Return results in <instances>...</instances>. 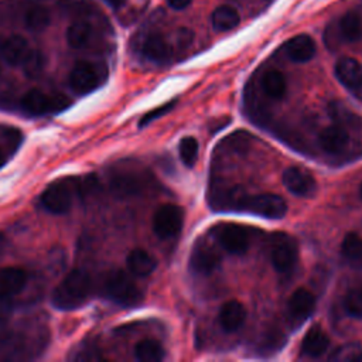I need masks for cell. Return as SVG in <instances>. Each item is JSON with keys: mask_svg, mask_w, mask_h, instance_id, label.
<instances>
[{"mask_svg": "<svg viewBox=\"0 0 362 362\" xmlns=\"http://www.w3.org/2000/svg\"><path fill=\"white\" fill-rule=\"evenodd\" d=\"M250 134L247 132H242V130H238L232 134H229L222 143H221V147H225L226 150L229 151H233V153H243L249 148V144H250Z\"/></svg>", "mask_w": 362, "mask_h": 362, "instance_id": "32", "label": "cell"}, {"mask_svg": "<svg viewBox=\"0 0 362 362\" xmlns=\"http://www.w3.org/2000/svg\"><path fill=\"white\" fill-rule=\"evenodd\" d=\"M284 187L297 197H311L317 189L315 178L305 168L290 167L283 173Z\"/></svg>", "mask_w": 362, "mask_h": 362, "instance_id": "10", "label": "cell"}, {"mask_svg": "<svg viewBox=\"0 0 362 362\" xmlns=\"http://www.w3.org/2000/svg\"><path fill=\"white\" fill-rule=\"evenodd\" d=\"M321 148L328 154H341L349 144V134L341 124H332L325 127L318 137Z\"/></svg>", "mask_w": 362, "mask_h": 362, "instance_id": "14", "label": "cell"}, {"mask_svg": "<svg viewBox=\"0 0 362 362\" xmlns=\"http://www.w3.org/2000/svg\"><path fill=\"white\" fill-rule=\"evenodd\" d=\"M134 356L141 362H157L164 356V348L154 339H141L134 346Z\"/></svg>", "mask_w": 362, "mask_h": 362, "instance_id": "29", "label": "cell"}, {"mask_svg": "<svg viewBox=\"0 0 362 362\" xmlns=\"http://www.w3.org/2000/svg\"><path fill=\"white\" fill-rule=\"evenodd\" d=\"M20 66L23 68V71L27 76L34 78L44 68V55L38 49H30V52L27 54L25 59L23 61V64Z\"/></svg>", "mask_w": 362, "mask_h": 362, "instance_id": "35", "label": "cell"}, {"mask_svg": "<svg viewBox=\"0 0 362 362\" xmlns=\"http://www.w3.org/2000/svg\"><path fill=\"white\" fill-rule=\"evenodd\" d=\"M334 72L337 79L351 92L362 85V65L355 58L345 57L338 59Z\"/></svg>", "mask_w": 362, "mask_h": 362, "instance_id": "15", "label": "cell"}, {"mask_svg": "<svg viewBox=\"0 0 362 362\" xmlns=\"http://www.w3.org/2000/svg\"><path fill=\"white\" fill-rule=\"evenodd\" d=\"M72 188L66 181L51 182L41 194V205L51 214H66L72 206Z\"/></svg>", "mask_w": 362, "mask_h": 362, "instance_id": "8", "label": "cell"}, {"mask_svg": "<svg viewBox=\"0 0 362 362\" xmlns=\"http://www.w3.org/2000/svg\"><path fill=\"white\" fill-rule=\"evenodd\" d=\"M358 99H361L362 100V85L359 86V88H356L354 92H352Z\"/></svg>", "mask_w": 362, "mask_h": 362, "instance_id": "42", "label": "cell"}, {"mask_svg": "<svg viewBox=\"0 0 362 362\" xmlns=\"http://www.w3.org/2000/svg\"><path fill=\"white\" fill-rule=\"evenodd\" d=\"M148 181L144 174L139 173H120L110 178V189L117 197L137 195L147 187Z\"/></svg>", "mask_w": 362, "mask_h": 362, "instance_id": "12", "label": "cell"}, {"mask_svg": "<svg viewBox=\"0 0 362 362\" xmlns=\"http://www.w3.org/2000/svg\"><path fill=\"white\" fill-rule=\"evenodd\" d=\"M178 151H180V157L181 161L187 165V167H192L197 161V156H198V141L188 136L181 139L180 144H178Z\"/></svg>", "mask_w": 362, "mask_h": 362, "instance_id": "34", "label": "cell"}, {"mask_svg": "<svg viewBox=\"0 0 362 362\" xmlns=\"http://www.w3.org/2000/svg\"><path fill=\"white\" fill-rule=\"evenodd\" d=\"M109 6H112V7H115V8H117V7H120L123 3H124V0H105Z\"/></svg>", "mask_w": 362, "mask_h": 362, "instance_id": "41", "label": "cell"}, {"mask_svg": "<svg viewBox=\"0 0 362 362\" xmlns=\"http://www.w3.org/2000/svg\"><path fill=\"white\" fill-rule=\"evenodd\" d=\"M245 318H246V310H245L243 304L236 300L226 301L221 307L219 315H218L219 325L225 332L238 331L242 327V324L245 322Z\"/></svg>", "mask_w": 362, "mask_h": 362, "instance_id": "17", "label": "cell"}, {"mask_svg": "<svg viewBox=\"0 0 362 362\" xmlns=\"http://www.w3.org/2000/svg\"><path fill=\"white\" fill-rule=\"evenodd\" d=\"M141 52L147 59L161 64L171 57V47L160 34H150L141 45Z\"/></svg>", "mask_w": 362, "mask_h": 362, "instance_id": "22", "label": "cell"}, {"mask_svg": "<svg viewBox=\"0 0 362 362\" xmlns=\"http://www.w3.org/2000/svg\"><path fill=\"white\" fill-rule=\"evenodd\" d=\"M216 239L219 245L232 255H243L249 247L247 230L236 223H226L218 228Z\"/></svg>", "mask_w": 362, "mask_h": 362, "instance_id": "9", "label": "cell"}, {"mask_svg": "<svg viewBox=\"0 0 362 362\" xmlns=\"http://www.w3.org/2000/svg\"><path fill=\"white\" fill-rule=\"evenodd\" d=\"M58 4L65 13H72L76 16L90 14L96 10L93 0H61Z\"/></svg>", "mask_w": 362, "mask_h": 362, "instance_id": "36", "label": "cell"}, {"mask_svg": "<svg viewBox=\"0 0 362 362\" xmlns=\"http://www.w3.org/2000/svg\"><path fill=\"white\" fill-rule=\"evenodd\" d=\"M126 266L132 274L146 277L156 270L157 260L143 249H133L126 257Z\"/></svg>", "mask_w": 362, "mask_h": 362, "instance_id": "20", "label": "cell"}, {"mask_svg": "<svg viewBox=\"0 0 362 362\" xmlns=\"http://www.w3.org/2000/svg\"><path fill=\"white\" fill-rule=\"evenodd\" d=\"M92 25L85 20H76L66 30V42L71 48L81 49L88 45Z\"/></svg>", "mask_w": 362, "mask_h": 362, "instance_id": "25", "label": "cell"}, {"mask_svg": "<svg viewBox=\"0 0 362 362\" xmlns=\"http://www.w3.org/2000/svg\"><path fill=\"white\" fill-rule=\"evenodd\" d=\"M51 23L49 10L42 6H31L24 14V24L33 33L44 31Z\"/></svg>", "mask_w": 362, "mask_h": 362, "instance_id": "28", "label": "cell"}, {"mask_svg": "<svg viewBox=\"0 0 362 362\" xmlns=\"http://www.w3.org/2000/svg\"><path fill=\"white\" fill-rule=\"evenodd\" d=\"M107 76V69L103 64L90 61H78L69 72V86L74 92L85 95L99 88Z\"/></svg>", "mask_w": 362, "mask_h": 362, "instance_id": "3", "label": "cell"}, {"mask_svg": "<svg viewBox=\"0 0 362 362\" xmlns=\"http://www.w3.org/2000/svg\"><path fill=\"white\" fill-rule=\"evenodd\" d=\"M328 112L329 116L341 126H349L354 129L362 127V119L339 102H331L328 106Z\"/></svg>", "mask_w": 362, "mask_h": 362, "instance_id": "30", "label": "cell"}, {"mask_svg": "<svg viewBox=\"0 0 362 362\" xmlns=\"http://www.w3.org/2000/svg\"><path fill=\"white\" fill-rule=\"evenodd\" d=\"M4 242H6V239H4V235H3V233H0V252H1L3 246H4Z\"/></svg>", "mask_w": 362, "mask_h": 362, "instance_id": "44", "label": "cell"}, {"mask_svg": "<svg viewBox=\"0 0 362 362\" xmlns=\"http://www.w3.org/2000/svg\"><path fill=\"white\" fill-rule=\"evenodd\" d=\"M264 93L272 99H281L287 90V82L280 71H267L262 79Z\"/></svg>", "mask_w": 362, "mask_h": 362, "instance_id": "27", "label": "cell"}, {"mask_svg": "<svg viewBox=\"0 0 362 362\" xmlns=\"http://www.w3.org/2000/svg\"><path fill=\"white\" fill-rule=\"evenodd\" d=\"M14 296L0 291V322L7 321L14 311Z\"/></svg>", "mask_w": 362, "mask_h": 362, "instance_id": "37", "label": "cell"}, {"mask_svg": "<svg viewBox=\"0 0 362 362\" xmlns=\"http://www.w3.org/2000/svg\"><path fill=\"white\" fill-rule=\"evenodd\" d=\"M341 253L354 267L362 269V238L358 233L349 232L345 235L341 243Z\"/></svg>", "mask_w": 362, "mask_h": 362, "instance_id": "26", "label": "cell"}, {"mask_svg": "<svg viewBox=\"0 0 362 362\" xmlns=\"http://www.w3.org/2000/svg\"><path fill=\"white\" fill-rule=\"evenodd\" d=\"M92 279L81 269L71 270L54 288L51 301L58 310H75L82 307L90 297Z\"/></svg>", "mask_w": 362, "mask_h": 362, "instance_id": "1", "label": "cell"}, {"mask_svg": "<svg viewBox=\"0 0 362 362\" xmlns=\"http://www.w3.org/2000/svg\"><path fill=\"white\" fill-rule=\"evenodd\" d=\"M28 280V274L23 267L6 266L0 269V291L16 296L20 293Z\"/></svg>", "mask_w": 362, "mask_h": 362, "instance_id": "19", "label": "cell"}, {"mask_svg": "<svg viewBox=\"0 0 362 362\" xmlns=\"http://www.w3.org/2000/svg\"><path fill=\"white\" fill-rule=\"evenodd\" d=\"M334 362H359L362 361V345L359 342H348L338 346L331 355Z\"/></svg>", "mask_w": 362, "mask_h": 362, "instance_id": "31", "label": "cell"}, {"mask_svg": "<svg viewBox=\"0 0 362 362\" xmlns=\"http://www.w3.org/2000/svg\"><path fill=\"white\" fill-rule=\"evenodd\" d=\"M167 3L174 10H184V8H187L189 6L191 0H167Z\"/></svg>", "mask_w": 362, "mask_h": 362, "instance_id": "40", "label": "cell"}, {"mask_svg": "<svg viewBox=\"0 0 362 362\" xmlns=\"http://www.w3.org/2000/svg\"><path fill=\"white\" fill-rule=\"evenodd\" d=\"M219 262H221L219 253L208 243L199 242L192 249L189 266L197 273L209 274L219 266Z\"/></svg>", "mask_w": 362, "mask_h": 362, "instance_id": "13", "label": "cell"}, {"mask_svg": "<svg viewBox=\"0 0 362 362\" xmlns=\"http://www.w3.org/2000/svg\"><path fill=\"white\" fill-rule=\"evenodd\" d=\"M192 38H194V34L188 28H181L177 34V40H178L180 47H188L192 42Z\"/></svg>", "mask_w": 362, "mask_h": 362, "instance_id": "39", "label": "cell"}, {"mask_svg": "<svg viewBox=\"0 0 362 362\" xmlns=\"http://www.w3.org/2000/svg\"><path fill=\"white\" fill-rule=\"evenodd\" d=\"M270 259L276 272L290 273L298 260V245L296 239L283 232L274 233L272 238Z\"/></svg>", "mask_w": 362, "mask_h": 362, "instance_id": "6", "label": "cell"}, {"mask_svg": "<svg viewBox=\"0 0 362 362\" xmlns=\"http://www.w3.org/2000/svg\"><path fill=\"white\" fill-rule=\"evenodd\" d=\"M339 37L346 42H356L362 38V18L355 11L345 13L338 24Z\"/></svg>", "mask_w": 362, "mask_h": 362, "instance_id": "23", "label": "cell"}, {"mask_svg": "<svg viewBox=\"0 0 362 362\" xmlns=\"http://www.w3.org/2000/svg\"><path fill=\"white\" fill-rule=\"evenodd\" d=\"M317 51L315 41L307 34H298L286 44V54L294 62L310 61Z\"/></svg>", "mask_w": 362, "mask_h": 362, "instance_id": "18", "label": "cell"}, {"mask_svg": "<svg viewBox=\"0 0 362 362\" xmlns=\"http://www.w3.org/2000/svg\"><path fill=\"white\" fill-rule=\"evenodd\" d=\"M315 310V297L307 288H297L287 301V311L294 324H303Z\"/></svg>", "mask_w": 362, "mask_h": 362, "instance_id": "11", "label": "cell"}, {"mask_svg": "<svg viewBox=\"0 0 362 362\" xmlns=\"http://www.w3.org/2000/svg\"><path fill=\"white\" fill-rule=\"evenodd\" d=\"M329 346V339L327 334L320 328V327H313L303 338L301 342V354L311 356V358H318Z\"/></svg>", "mask_w": 362, "mask_h": 362, "instance_id": "21", "label": "cell"}, {"mask_svg": "<svg viewBox=\"0 0 362 362\" xmlns=\"http://www.w3.org/2000/svg\"><path fill=\"white\" fill-rule=\"evenodd\" d=\"M175 103H177V100H170L168 103H164V105H161V106H158V107L150 110L148 113H146V115L141 117L140 126H147L150 122H153V120L158 119L160 116L168 113V112L175 106Z\"/></svg>", "mask_w": 362, "mask_h": 362, "instance_id": "38", "label": "cell"}, {"mask_svg": "<svg viewBox=\"0 0 362 362\" xmlns=\"http://www.w3.org/2000/svg\"><path fill=\"white\" fill-rule=\"evenodd\" d=\"M239 21H240L239 13L230 6H219L218 8L214 10L211 16L212 27L221 33L233 30L239 24Z\"/></svg>", "mask_w": 362, "mask_h": 362, "instance_id": "24", "label": "cell"}, {"mask_svg": "<svg viewBox=\"0 0 362 362\" xmlns=\"http://www.w3.org/2000/svg\"><path fill=\"white\" fill-rule=\"evenodd\" d=\"M4 163H6V156H4V153L0 150V167H3Z\"/></svg>", "mask_w": 362, "mask_h": 362, "instance_id": "43", "label": "cell"}, {"mask_svg": "<svg viewBox=\"0 0 362 362\" xmlns=\"http://www.w3.org/2000/svg\"><path fill=\"white\" fill-rule=\"evenodd\" d=\"M344 310L352 318H362V288L349 290L344 298Z\"/></svg>", "mask_w": 362, "mask_h": 362, "instance_id": "33", "label": "cell"}, {"mask_svg": "<svg viewBox=\"0 0 362 362\" xmlns=\"http://www.w3.org/2000/svg\"><path fill=\"white\" fill-rule=\"evenodd\" d=\"M184 211L175 204L161 205L153 215V230L161 239H168L181 230Z\"/></svg>", "mask_w": 362, "mask_h": 362, "instance_id": "7", "label": "cell"}, {"mask_svg": "<svg viewBox=\"0 0 362 362\" xmlns=\"http://www.w3.org/2000/svg\"><path fill=\"white\" fill-rule=\"evenodd\" d=\"M28 52H30V47H28L27 40L18 34H13V35L4 38L0 44L1 58L8 65H13V66L21 65Z\"/></svg>", "mask_w": 362, "mask_h": 362, "instance_id": "16", "label": "cell"}, {"mask_svg": "<svg viewBox=\"0 0 362 362\" xmlns=\"http://www.w3.org/2000/svg\"><path fill=\"white\" fill-rule=\"evenodd\" d=\"M361 197H362V185H361Z\"/></svg>", "mask_w": 362, "mask_h": 362, "instance_id": "45", "label": "cell"}, {"mask_svg": "<svg viewBox=\"0 0 362 362\" xmlns=\"http://www.w3.org/2000/svg\"><path fill=\"white\" fill-rule=\"evenodd\" d=\"M103 291L109 300L124 307H136L143 301L141 290L123 270H113L106 276Z\"/></svg>", "mask_w": 362, "mask_h": 362, "instance_id": "2", "label": "cell"}, {"mask_svg": "<svg viewBox=\"0 0 362 362\" xmlns=\"http://www.w3.org/2000/svg\"><path fill=\"white\" fill-rule=\"evenodd\" d=\"M69 106V99L61 93H47L41 89H30L21 98V107L24 112L41 116L48 113H58Z\"/></svg>", "mask_w": 362, "mask_h": 362, "instance_id": "5", "label": "cell"}, {"mask_svg": "<svg viewBox=\"0 0 362 362\" xmlns=\"http://www.w3.org/2000/svg\"><path fill=\"white\" fill-rule=\"evenodd\" d=\"M239 209L253 215L279 219L287 212L286 201L276 194H257V195H240L238 199Z\"/></svg>", "mask_w": 362, "mask_h": 362, "instance_id": "4", "label": "cell"}]
</instances>
